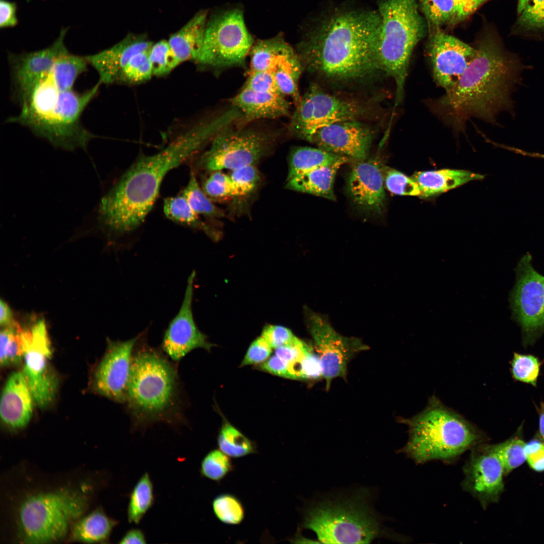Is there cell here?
<instances>
[{
	"instance_id": "obj_12",
	"label": "cell",
	"mask_w": 544,
	"mask_h": 544,
	"mask_svg": "<svg viewBox=\"0 0 544 544\" xmlns=\"http://www.w3.org/2000/svg\"><path fill=\"white\" fill-rule=\"evenodd\" d=\"M366 109L358 102L330 95L313 85L296 105L289 131L309 142L318 129L337 122L358 120Z\"/></svg>"
},
{
	"instance_id": "obj_6",
	"label": "cell",
	"mask_w": 544,
	"mask_h": 544,
	"mask_svg": "<svg viewBox=\"0 0 544 544\" xmlns=\"http://www.w3.org/2000/svg\"><path fill=\"white\" fill-rule=\"evenodd\" d=\"M98 82L83 92L56 84L49 75L36 86L18 115L6 122L28 128L36 137L53 147L67 151L78 149L87 152L89 142L96 136L81 122L82 115L97 96Z\"/></svg>"
},
{
	"instance_id": "obj_45",
	"label": "cell",
	"mask_w": 544,
	"mask_h": 544,
	"mask_svg": "<svg viewBox=\"0 0 544 544\" xmlns=\"http://www.w3.org/2000/svg\"><path fill=\"white\" fill-rule=\"evenodd\" d=\"M540 365L535 356L515 353L511 362L512 375L517 380L535 386Z\"/></svg>"
},
{
	"instance_id": "obj_59",
	"label": "cell",
	"mask_w": 544,
	"mask_h": 544,
	"mask_svg": "<svg viewBox=\"0 0 544 544\" xmlns=\"http://www.w3.org/2000/svg\"><path fill=\"white\" fill-rule=\"evenodd\" d=\"M299 531L294 537V542L295 543H321L319 540H314V539H309L303 537Z\"/></svg>"
},
{
	"instance_id": "obj_9",
	"label": "cell",
	"mask_w": 544,
	"mask_h": 544,
	"mask_svg": "<svg viewBox=\"0 0 544 544\" xmlns=\"http://www.w3.org/2000/svg\"><path fill=\"white\" fill-rule=\"evenodd\" d=\"M418 0H379L381 31L376 47L379 71L396 84L395 105L402 100L412 52L425 36L426 25Z\"/></svg>"
},
{
	"instance_id": "obj_50",
	"label": "cell",
	"mask_w": 544,
	"mask_h": 544,
	"mask_svg": "<svg viewBox=\"0 0 544 544\" xmlns=\"http://www.w3.org/2000/svg\"><path fill=\"white\" fill-rule=\"evenodd\" d=\"M261 336L275 349L291 343L296 338L289 328L278 325H266L263 328Z\"/></svg>"
},
{
	"instance_id": "obj_32",
	"label": "cell",
	"mask_w": 544,
	"mask_h": 544,
	"mask_svg": "<svg viewBox=\"0 0 544 544\" xmlns=\"http://www.w3.org/2000/svg\"><path fill=\"white\" fill-rule=\"evenodd\" d=\"M155 502L154 485L148 472L139 479L131 491L127 507V519L130 523L138 524Z\"/></svg>"
},
{
	"instance_id": "obj_43",
	"label": "cell",
	"mask_w": 544,
	"mask_h": 544,
	"mask_svg": "<svg viewBox=\"0 0 544 544\" xmlns=\"http://www.w3.org/2000/svg\"><path fill=\"white\" fill-rule=\"evenodd\" d=\"M149 57L154 77H165L180 64L168 41L165 40L153 44Z\"/></svg>"
},
{
	"instance_id": "obj_4",
	"label": "cell",
	"mask_w": 544,
	"mask_h": 544,
	"mask_svg": "<svg viewBox=\"0 0 544 544\" xmlns=\"http://www.w3.org/2000/svg\"><path fill=\"white\" fill-rule=\"evenodd\" d=\"M46 484L26 486L12 499V530L20 542L68 538L74 524L89 507L95 488L87 481Z\"/></svg>"
},
{
	"instance_id": "obj_2",
	"label": "cell",
	"mask_w": 544,
	"mask_h": 544,
	"mask_svg": "<svg viewBox=\"0 0 544 544\" xmlns=\"http://www.w3.org/2000/svg\"><path fill=\"white\" fill-rule=\"evenodd\" d=\"M475 47L474 59L455 86L426 101L431 111L455 131H463L471 118L497 125L500 113L515 117L512 95L528 68L492 35L484 36Z\"/></svg>"
},
{
	"instance_id": "obj_55",
	"label": "cell",
	"mask_w": 544,
	"mask_h": 544,
	"mask_svg": "<svg viewBox=\"0 0 544 544\" xmlns=\"http://www.w3.org/2000/svg\"><path fill=\"white\" fill-rule=\"evenodd\" d=\"M457 5L459 22L466 20L482 6L490 0H455Z\"/></svg>"
},
{
	"instance_id": "obj_23",
	"label": "cell",
	"mask_w": 544,
	"mask_h": 544,
	"mask_svg": "<svg viewBox=\"0 0 544 544\" xmlns=\"http://www.w3.org/2000/svg\"><path fill=\"white\" fill-rule=\"evenodd\" d=\"M153 44L145 35L129 34L111 47L85 57L98 74L99 84L113 85L117 84L129 59L135 54L150 49Z\"/></svg>"
},
{
	"instance_id": "obj_56",
	"label": "cell",
	"mask_w": 544,
	"mask_h": 544,
	"mask_svg": "<svg viewBox=\"0 0 544 544\" xmlns=\"http://www.w3.org/2000/svg\"><path fill=\"white\" fill-rule=\"evenodd\" d=\"M147 539L145 533L140 528H133L127 530L119 541L121 544H145Z\"/></svg>"
},
{
	"instance_id": "obj_44",
	"label": "cell",
	"mask_w": 544,
	"mask_h": 544,
	"mask_svg": "<svg viewBox=\"0 0 544 544\" xmlns=\"http://www.w3.org/2000/svg\"><path fill=\"white\" fill-rule=\"evenodd\" d=\"M384 182L387 190L399 195L420 196L421 192L417 183L412 178L394 169L383 167Z\"/></svg>"
},
{
	"instance_id": "obj_26",
	"label": "cell",
	"mask_w": 544,
	"mask_h": 544,
	"mask_svg": "<svg viewBox=\"0 0 544 544\" xmlns=\"http://www.w3.org/2000/svg\"><path fill=\"white\" fill-rule=\"evenodd\" d=\"M484 178V175L469 171L450 169L418 171L412 176L420 187L422 198L433 197Z\"/></svg>"
},
{
	"instance_id": "obj_54",
	"label": "cell",
	"mask_w": 544,
	"mask_h": 544,
	"mask_svg": "<svg viewBox=\"0 0 544 544\" xmlns=\"http://www.w3.org/2000/svg\"><path fill=\"white\" fill-rule=\"evenodd\" d=\"M16 5L6 0L0 2V27L1 28L11 27L17 24Z\"/></svg>"
},
{
	"instance_id": "obj_1",
	"label": "cell",
	"mask_w": 544,
	"mask_h": 544,
	"mask_svg": "<svg viewBox=\"0 0 544 544\" xmlns=\"http://www.w3.org/2000/svg\"><path fill=\"white\" fill-rule=\"evenodd\" d=\"M220 128L216 119L201 121L157 153L138 158L102 196L90 225L108 238L127 241L151 211L168 173L189 160Z\"/></svg>"
},
{
	"instance_id": "obj_17",
	"label": "cell",
	"mask_w": 544,
	"mask_h": 544,
	"mask_svg": "<svg viewBox=\"0 0 544 544\" xmlns=\"http://www.w3.org/2000/svg\"><path fill=\"white\" fill-rule=\"evenodd\" d=\"M440 28L432 29L427 52L433 78L446 92L457 84L474 59L477 49Z\"/></svg>"
},
{
	"instance_id": "obj_21",
	"label": "cell",
	"mask_w": 544,
	"mask_h": 544,
	"mask_svg": "<svg viewBox=\"0 0 544 544\" xmlns=\"http://www.w3.org/2000/svg\"><path fill=\"white\" fill-rule=\"evenodd\" d=\"M371 130L358 120L335 122L318 129L309 142L355 161L366 160L372 140Z\"/></svg>"
},
{
	"instance_id": "obj_5",
	"label": "cell",
	"mask_w": 544,
	"mask_h": 544,
	"mask_svg": "<svg viewBox=\"0 0 544 544\" xmlns=\"http://www.w3.org/2000/svg\"><path fill=\"white\" fill-rule=\"evenodd\" d=\"M148 331L139 334L124 402L133 430L158 422L174 425L184 420L177 369L164 352L148 345Z\"/></svg>"
},
{
	"instance_id": "obj_25",
	"label": "cell",
	"mask_w": 544,
	"mask_h": 544,
	"mask_svg": "<svg viewBox=\"0 0 544 544\" xmlns=\"http://www.w3.org/2000/svg\"><path fill=\"white\" fill-rule=\"evenodd\" d=\"M232 106L240 110L242 117L237 124L240 126L259 119H275L288 116L291 103L284 95L258 92L243 88L231 99Z\"/></svg>"
},
{
	"instance_id": "obj_49",
	"label": "cell",
	"mask_w": 544,
	"mask_h": 544,
	"mask_svg": "<svg viewBox=\"0 0 544 544\" xmlns=\"http://www.w3.org/2000/svg\"><path fill=\"white\" fill-rule=\"evenodd\" d=\"M230 176L245 194L254 189L259 179L258 171L254 165L233 170Z\"/></svg>"
},
{
	"instance_id": "obj_11",
	"label": "cell",
	"mask_w": 544,
	"mask_h": 544,
	"mask_svg": "<svg viewBox=\"0 0 544 544\" xmlns=\"http://www.w3.org/2000/svg\"><path fill=\"white\" fill-rule=\"evenodd\" d=\"M234 124L214 137L199 160V167L213 172L254 165L267 153L276 139L271 132Z\"/></svg>"
},
{
	"instance_id": "obj_28",
	"label": "cell",
	"mask_w": 544,
	"mask_h": 544,
	"mask_svg": "<svg viewBox=\"0 0 544 544\" xmlns=\"http://www.w3.org/2000/svg\"><path fill=\"white\" fill-rule=\"evenodd\" d=\"M118 523L108 516L102 508H97L82 516L74 524L68 539L87 543H107Z\"/></svg>"
},
{
	"instance_id": "obj_29",
	"label": "cell",
	"mask_w": 544,
	"mask_h": 544,
	"mask_svg": "<svg viewBox=\"0 0 544 544\" xmlns=\"http://www.w3.org/2000/svg\"><path fill=\"white\" fill-rule=\"evenodd\" d=\"M345 162L339 161L305 173L287 181V188L335 200L333 183L337 170Z\"/></svg>"
},
{
	"instance_id": "obj_51",
	"label": "cell",
	"mask_w": 544,
	"mask_h": 544,
	"mask_svg": "<svg viewBox=\"0 0 544 544\" xmlns=\"http://www.w3.org/2000/svg\"><path fill=\"white\" fill-rule=\"evenodd\" d=\"M272 348L262 336L255 339L249 346L241 366L262 363L270 355Z\"/></svg>"
},
{
	"instance_id": "obj_35",
	"label": "cell",
	"mask_w": 544,
	"mask_h": 544,
	"mask_svg": "<svg viewBox=\"0 0 544 544\" xmlns=\"http://www.w3.org/2000/svg\"><path fill=\"white\" fill-rule=\"evenodd\" d=\"M163 211L169 220L185 227L203 230L212 237L210 229L200 220L199 216L182 194L166 198L164 202Z\"/></svg>"
},
{
	"instance_id": "obj_15",
	"label": "cell",
	"mask_w": 544,
	"mask_h": 544,
	"mask_svg": "<svg viewBox=\"0 0 544 544\" xmlns=\"http://www.w3.org/2000/svg\"><path fill=\"white\" fill-rule=\"evenodd\" d=\"M305 311L307 326L314 341L328 391L334 379L346 380L349 363L368 347L359 338L339 334L321 315L310 310Z\"/></svg>"
},
{
	"instance_id": "obj_36",
	"label": "cell",
	"mask_w": 544,
	"mask_h": 544,
	"mask_svg": "<svg viewBox=\"0 0 544 544\" xmlns=\"http://www.w3.org/2000/svg\"><path fill=\"white\" fill-rule=\"evenodd\" d=\"M418 2L431 28L459 23L455 0H418Z\"/></svg>"
},
{
	"instance_id": "obj_38",
	"label": "cell",
	"mask_w": 544,
	"mask_h": 544,
	"mask_svg": "<svg viewBox=\"0 0 544 544\" xmlns=\"http://www.w3.org/2000/svg\"><path fill=\"white\" fill-rule=\"evenodd\" d=\"M525 444L519 436H515L502 443L488 445L501 463L504 474H507L526 460Z\"/></svg>"
},
{
	"instance_id": "obj_58",
	"label": "cell",
	"mask_w": 544,
	"mask_h": 544,
	"mask_svg": "<svg viewBox=\"0 0 544 544\" xmlns=\"http://www.w3.org/2000/svg\"><path fill=\"white\" fill-rule=\"evenodd\" d=\"M539 433L540 437L544 442V403H540L539 409Z\"/></svg>"
},
{
	"instance_id": "obj_46",
	"label": "cell",
	"mask_w": 544,
	"mask_h": 544,
	"mask_svg": "<svg viewBox=\"0 0 544 544\" xmlns=\"http://www.w3.org/2000/svg\"><path fill=\"white\" fill-rule=\"evenodd\" d=\"M518 22L527 30L544 29V0H529Z\"/></svg>"
},
{
	"instance_id": "obj_34",
	"label": "cell",
	"mask_w": 544,
	"mask_h": 544,
	"mask_svg": "<svg viewBox=\"0 0 544 544\" xmlns=\"http://www.w3.org/2000/svg\"><path fill=\"white\" fill-rule=\"evenodd\" d=\"M219 449L230 457L240 458L257 453L255 444L229 423H225L218 434Z\"/></svg>"
},
{
	"instance_id": "obj_27",
	"label": "cell",
	"mask_w": 544,
	"mask_h": 544,
	"mask_svg": "<svg viewBox=\"0 0 544 544\" xmlns=\"http://www.w3.org/2000/svg\"><path fill=\"white\" fill-rule=\"evenodd\" d=\"M207 20L206 11L198 12L168 40L180 64L187 60L195 61L197 58L202 48Z\"/></svg>"
},
{
	"instance_id": "obj_42",
	"label": "cell",
	"mask_w": 544,
	"mask_h": 544,
	"mask_svg": "<svg viewBox=\"0 0 544 544\" xmlns=\"http://www.w3.org/2000/svg\"><path fill=\"white\" fill-rule=\"evenodd\" d=\"M198 216L214 218L221 215V213L208 198L200 187L195 174L191 172L187 184L181 193Z\"/></svg>"
},
{
	"instance_id": "obj_3",
	"label": "cell",
	"mask_w": 544,
	"mask_h": 544,
	"mask_svg": "<svg viewBox=\"0 0 544 544\" xmlns=\"http://www.w3.org/2000/svg\"><path fill=\"white\" fill-rule=\"evenodd\" d=\"M380 31L378 12L338 11L307 34L297 53L303 66L327 81H362L379 71L376 54Z\"/></svg>"
},
{
	"instance_id": "obj_57",
	"label": "cell",
	"mask_w": 544,
	"mask_h": 544,
	"mask_svg": "<svg viewBox=\"0 0 544 544\" xmlns=\"http://www.w3.org/2000/svg\"><path fill=\"white\" fill-rule=\"evenodd\" d=\"M15 322L12 311L8 305L2 300L0 302V324L2 327L11 325Z\"/></svg>"
},
{
	"instance_id": "obj_40",
	"label": "cell",
	"mask_w": 544,
	"mask_h": 544,
	"mask_svg": "<svg viewBox=\"0 0 544 544\" xmlns=\"http://www.w3.org/2000/svg\"><path fill=\"white\" fill-rule=\"evenodd\" d=\"M212 509L216 518L229 525L240 524L245 517V510L240 500L235 495L223 493L213 500Z\"/></svg>"
},
{
	"instance_id": "obj_60",
	"label": "cell",
	"mask_w": 544,
	"mask_h": 544,
	"mask_svg": "<svg viewBox=\"0 0 544 544\" xmlns=\"http://www.w3.org/2000/svg\"><path fill=\"white\" fill-rule=\"evenodd\" d=\"M529 0H518L517 12L520 14L526 7Z\"/></svg>"
},
{
	"instance_id": "obj_10",
	"label": "cell",
	"mask_w": 544,
	"mask_h": 544,
	"mask_svg": "<svg viewBox=\"0 0 544 544\" xmlns=\"http://www.w3.org/2000/svg\"><path fill=\"white\" fill-rule=\"evenodd\" d=\"M253 44L242 10H225L207 20L202 48L194 62L211 69L243 66Z\"/></svg>"
},
{
	"instance_id": "obj_24",
	"label": "cell",
	"mask_w": 544,
	"mask_h": 544,
	"mask_svg": "<svg viewBox=\"0 0 544 544\" xmlns=\"http://www.w3.org/2000/svg\"><path fill=\"white\" fill-rule=\"evenodd\" d=\"M35 400L23 371L13 373L3 388L0 402L2 421L13 429L25 427L31 420Z\"/></svg>"
},
{
	"instance_id": "obj_20",
	"label": "cell",
	"mask_w": 544,
	"mask_h": 544,
	"mask_svg": "<svg viewBox=\"0 0 544 544\" xmlns=\"http://www.w3.org/2000/svg\"><path fill=\"white\" fill-rule=\"evenodd\" d=\"M463 471L462 488L483 508L499 500L504 490V469L488 444L483 443L472 449Z\"/></svg>"
},
{
	"instance_id": "obj_39",
	"label": "cell",
	"mask_w": 544,
	"mask_h": 544,
	"mask_svg": "<svg viewBox=\"0 0 544 544\" xmlns=\"http://www.w3.org/2000/svg\"><path fill=\"white\" fill-rule=\"evenodd\" d=\"M149 51V49L140 52L129 59L122 71L117 84L138 85L148 81L154 77Z\"/></svg>"
},
{
	"instance_id": "obj_53",
	"label": "cell",
	"mask_w": 544,
	"mask_h": 544,
	"mask_svg": "<svg viewBox=\"0 0 544 544\" xmlns=\"http://www.w3.org/2000/svg\"><path fill=\"white\" fill-rule=\"evenodd\" d=\"M261 370L281 377L291 379L288 363L276 355L260 365Z\"/></svg>"
},
{
	"instance_id": "obj_22",
	"label": "cell",
	"mask_w": 544,
	"mask_h": 544,
	"mask_svg": "<svg viewBox=\"0 0 544 544\" xmlns=\"http://www.w3.org/2000/svg\"><path fill=\"white\" fill-rule=\"evenodd\" d=\"M383 167L376 160L357 161L347 180V192L359 209L372 214L381 213L385 207Z\"/></svg>"
},
{
	"instance_id": "obj_47",
	"label": "cell",
	"mask_w": 544,
	"mask_h": 544,
	"mask_svg": "<svg viewBox=\"0 0 544 544\" xmlns=\"http://www.w3.org/2000/svg\"><path fill=\"white\" fill-rule=\"evenodd\" d=\"M243 88L258 92H269L283 95L277 86L273 73L269 71L249 72V75Z\"/></svg>"
},
{
	"instance_id": "obj_30",
	"label": "cell",
	"mask_w": 544,
	"mask_h": 544,
	"mask_svg": "<svg viewBox=\"0 0 544 544\" xmlns=\"http://www.w3.org/2000/svg\"><path fill=\"white\" fill-rule=\"evenodd\" d=\"M349 158L321 149L308 147H298L291 152L287 181L317 168Z\"/></svg>"
},
{
	"instance_id": "obj_18",
	"label": "cell",
	"mask_w": 544,
	"mask_h": 544,
	"mask_svg": "<svg viewBox=\"0 0 544 544\" xmlns=\"http://www.w3.org/2000/svg\"><path fill=\"white\" fill-rule=\"evenodd\" d=\"M196 273L189 276L180 307L165 329L161 350L174 362H178L192 350L202 348L210 351L213 345L198 328L192 312L194 283Z\"/></svg>"
},
{
	"instance_id": "obj_31",
	"label": "cell",
	"mask_w": 544,
	"mask_h": 544,
	"mask_svg": "<svg viewBox=\"0 0 544 544\" xmlns=\"http://www.w3.org/2000/svg\"><path fill=\"white\" fill-rule=\"evenodd\" d=\"M294 50L282 35L258 40L250 51L249 72H271L280 61Z\"/></svg>"
},
{
	"instance_id": "obj_37",
	"label": "cell",
	"mask_w": 544,
	"mask_h": 544,
	"mask_svg": "<svg viewBox=\"0 0 544 544\" xmlns=\"http://www.w3.org/2000/svg\"><path fill=\"white\" fill-rule=\"evenodd\" d=\"M22 327L15 322L4 327L0 334V363L2 367L20 363L24 357Z\"/></svg>"
},
{
	"instance_id": "obj_52",
	"label": "cell",
	"mask_w": 544,
	"mask_h": 544,
	"mask_svg": "<svg viewBox=\"0 0 544 544\" xmlns=\"http://www.w3.org/2000/svg\"><path fill=\"white\" fill-rule=\"evenodd\" d=\"M524 452L529 466L536 471H544V442L534 439L526 443Z\"/></svg>"
},
{
	"instance_id": "obj_48",
	"label": "cell",
	"mask_w": 544,
	"mask_h": 544,
	"mask_svg": "<svg viewBox=\"0 0 544 544\" xmlns=\"http://www.w3.org/2000/svg\"><path fill=\"white\" fill-rule=\"evenodd\" d=\"M203 189L207 196L214 198L245 195L234 182L224 183L214 180L210 177L205 181Z\"/></svg>"
},
{
	"instance_id": "obj_16",
	"label": "cell",
	"mask_w": 544,
	"mask_h": 544,
	"mask_svg": "<svg viewBox=\"0 0 544 544\" xmlns=\"http://www.w3.org/2000/svg\"><path fill=\"white\" fill-rule=\"evenodd\" d=\"M62 29L50 46L35 51L9 53L12 98L21 107L30 98L39 83L49 73L56 59L67 50Z\"/></svg>"
},
{
	"instance_id": "obj_33",
	"label": "cell",
	"mask_w": 544,
	"mask_h": 544,
	"mask_svg": "<svg viewBox=\"0 0 544 544\" xmlns=\"http://www.w3.org/2000/svg\"><path fill=\"white\" fill-rule=\"evenodd\" d=\"M303 66L297 54L281 63L271 72L281 94L290 97L296 105L301 97L298 89V81Z\"/></svg>"
},
{
	"instance_id": "obj_8",
	"label": "cell",
	"mask_w": 544,
	"mask_h": 544,
	"mask_svg": "<svg viewBox=\"0 0 544 544\" xmlns=\"http://www.w3.org/2000/svg\"><path fill=\"white\" fill-rule=\"evenodd\" d=\"M401 421L409 427V437L399 452L417 463L454 460L486 440L478 427L435 396L422 411Z\"/></svg>"
},
{
	"instance_id": "obj_19",
	"label": "cell",
	"mask_w": 544,
	"mask_h": 544,
	"mask_svg": "<svg viewBox=\"0 0 544 544\" xmlns=\"http://www.w3.org/2000/svg\"><path fill=\"white\" fill-rule=\"evenodd\" d=\"M139 334L125 341H109L93 377L94 390L118 403H124L132 358Z\"/></svg>"
},
{
	"instance_id": "obj_41",
	"label": "cell",
	"mask_w": 544,
	"mask_h": 544,
	"mask_svg": "<svg viewBox=\"0 0 544 544\" xmlns=\"http://www.w3.org/2000/svg\"><path fill=\"white\" fill-rule=\"evenodd\" d=\"M233 469L234 465L229 456L219 449H214L203 457L199 472L202 477L220 482Z\"/></svg>"
},
{
	"instance_id": "obj_14",
	"label": "cell",
	"mask_w": 544,
	"mask_h": 544,
	"mask_svg": "<svg viewBox=\"0 0 544 544\" xmlns=\"http://www.w3.org/2000/svg\"><path fill=\"white\" fill-rule=\"evenodd\" d=\"M24 367L23 372L35 403L48 407L55 398L58 379L50 363L51 345L45 322L39 319L28 328L22 327Z\"/></svg>"
},
{
	"instance_id": "obj_7",
	"label": "cell",
	"mask_w": 544,
	"mask_h": 544,
	"mask_svg": "<svg viewBox=\"0 0 544 544\" xmlns=\"http://www.w3.org/2000/svg\"><path fill=\"white\" fill-rule=\"evenodd\" d=\"M371 489L326 495L308 503L303 513L302 529L312 530L325 543H370L378 539L403 541L383 525L376 511Z\"/></svg>"
},
{
	"instance_id": "obj_13",
	"label": "cell",
	"mask_w": 544,
	"mask_h": 544,
	"mask_svg": "<svg viewBox=\"0 0 544 544\" xmlns=\"http://www.w3.org/2000/svg\"><path fill=\"white\" fill-rule=\"evenodd\" d=\"M531 260L528 253L520 259L509 297L512 318L521 327L525 345L544 333V276L534 269Z\"/></svg>"
}]
</instances>
